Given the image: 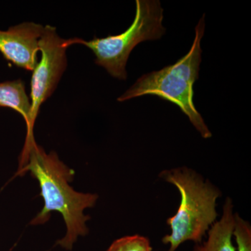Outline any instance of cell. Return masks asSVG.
I'll use <instances>...</instances> for the list:
<instances>
[{
	"mask_svg": "<svg viewBox=\"0 0 251 251\" xmlns=\"http://www.w3.org/2000/svg\"><path fill=\"white\" fill-rule=\"evenodd\" d=\"M27 172L39 182L44 201V208L30 225L45 224L51 212L58 211L65 222L67 233L57 244L71 250L78 237L88 233L87 222L90 217L84 211L95 205L98 196L75 191L70 186L74 171L59 160L57 153H46L36 141L21 153L17 175L23 176Z\"/></svg>",
	"mask_w": 251,
	"mask_h": 251,
	"instance_id": "1",
	"label": "cell"
},
{
	"mask_svg": "<svg viewBox=\"0 0 251 251\" xmlns=\"http://www.w3.org/2000/svg\"><path fill=\"white\" fill-rule=\"evenodd\" d=\"M204 18V14L196 25L193 45L186 55L173 65L142 75L117 100L123 102L142 96H156L179 107L202 138L207 139L212 134L193 102V85L199 78L202 62L201 44L205 28Z\"/></svg>",
	"mask_w": 251,
	"mask_h": 251,
	"instance_id": "2",
	"label": "cell"
},
{
	"mask_svg": "<svg viewBox=\"0 0 251 251\" xmlns=\"http://www.w3.org/2000/svg\"><path fill=\"white\" fill-rule=\"evenodd\" d=\"M160 177L176 186L181 195L179 209L167 221L171 233L165 236L162 242L169 244L168 251H176L186 241L201 244L217 219L216 201L221 195L219 190L185 167L163 171Z\"/></svg>",
	"mask_w": 251,
	"mask_h": 251,
	"instance_id": "3",
	"label": "cell"
},
{
	"mask_svg": "<svg viewBox=\"0 0 251 251\" xmlns=\"http://www.w3.org/2000/svg\"><path fill=\"white\" fill-rule=\"evenodd\" d=\"M134 21L128 29L118 35L94 37L85 41L78 38L69 39V45L82 44L96 56L97 65L103 67L112 77L127 78L126 70L130 52L140 43L158 40L166 33L163 27V9L158 0H136Z\"/></svg>",
	"mask_w": 251,
	"mask_h": 251,
	"instance_id": "4",
	"label": "cell"
},
{
	"mask_svg": "<svg viewBox=\"0 0 251 251\" xmlns=\"http://www.w3.org/2000/svg\"><path fill=\"white\" fill-rule=\"evenodd\" d=\"M69 39H64L57 34L56 28L50 25L44 27L39 41L41 61L33 70L31 81L30 127L26 135L24 148L32 142L34 126L39 109L44 102L52 95L67 65L66 51L69 47Z\"/></svg>",
	"mask_w": 251,
	"mask_h": 251,
	"instance_id": "5",
	"label": "cell"
},
{
	"mask_svg": "<svg viewBox=\"0 0 251 251\" xmlns=\"http://www.w3.org/2000/svg\"><path fill=\"white\" fill-rule=\"evenodd\" d=\"M44 29L40 24L27 22L0 30V52L17 67L34 70L38 64L39 41Z\"/></svg>",
	"mask_w": 251,
	"mask_h": 251,
	"instance_id": "6",
	"label": "cell"
},
{
	"mask_svg": "<svg viewBox=\"0 0 251 251\" xmlns=\"http://www.w3.org/2000/svg\"><path fill=\"white\" fill-rule=\"evenodd\" d=\"M234 222L233 205L228 198L225 202L221 220L208 230L207 240L204 244H196L193 251H236L232 241Z\"/></svg>",
	"mask_w": 251,
	"mask_h": 251,
	"instance_id": "7",
	"label": "cell"
},
{
	"mask_svg": "<svg viewBox=\"0 0 251 251\" xmlns=\"http://www.w3.org/2000/svg\"><path fill=\"white\" fill-rule=\"evenodd\" d=\"M0 107H6L18 112L24 119L27 133L30 127L31 100L24 82L21 80L0 82Z\"/></svg>",
	"mask_w": 251,
	"mask_h": 251,
	"instance_id": "8",
	"label": "cell"
},
{
	"mask_svg": "<svg viewBox=\"0 0 251 251\" xmlns=\"http://www.w3.org/2000/svg\"><path fill=\"white\" fill-rule=\"evenodd\" d=\"M107 251H152L148 238L135 234L115 241Z\"/></svg>",
	"mask_w": 251,
	"mask_h": 251,
	"instance_id": "9",
	"label": "cell"
},
{
	"mask_svg": "<svg viewBox=\"0 0 251 251\" xmlns=\"http://www.w3.org/2000/svg\"><path fill=\"white\" fill-rule=\"evenodd\" d=\"M233 236L237 244V251H251V227L239 214L234 215Z\"/></svg>",
	"mask_w": 251,
	"mask_h": 251,
	"instance_id": "10",
	"label": "cell"
}]
</instances>
